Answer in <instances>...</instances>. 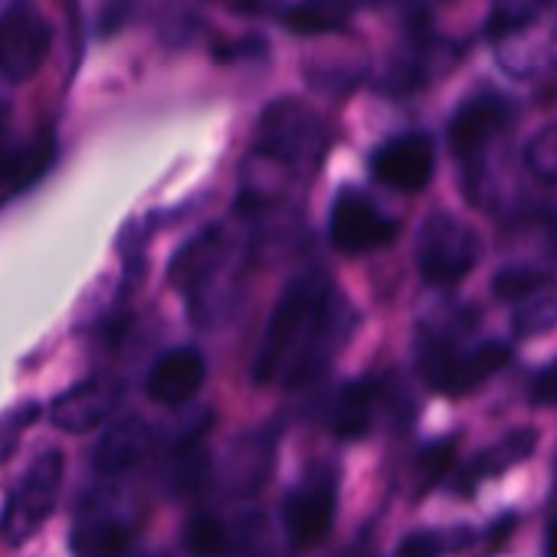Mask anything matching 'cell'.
<instances>
[{
    "instance_id": "6da1fadb",
    "label": "cell",
    "mask_w": 557,
    "mask_h": 557,
    "mask_svg": "<svg viewBox=\"0 0 557 557\" xmlns=\"http://www.w3.org/2000/svg\"><path fill=\"white\" fill-rule=\"evenodd\" d=\"M329 283L322 275H299L286 286L283 299L275 302L269 329L262 335L252 377L256 384L283 381L299 387L319 368V348L329 329Z\"/></svg>"
},
{
    "instance_id": "7a4b0ae2",
    "label": "cell",
    "mask_w": 557,
    "mask_h": 557,
    "mask_svg": "<svg viewBox=\"0 0 557 557\" xmlns=\"http://www.w3.org/2000/svg\"><path fill=\"white\" fill-rule=\"evenodd\" d=\"M236 265L239 239L226 226H207L190 236L171 259V286L190 302L194 322L213 329L226 322L236 306Z\"/></svg>"
},
{
    "instance_id": "3957f363",
    "label": "cell",
    "mask_w": 557,
    "mask_h": 557,
    "mask_svg": "<svg viewBox=\"0 0 557 557\" xmlns=\"http://www.w3.org/2000/svg\"><path fill=\"white\" fill-rule=\"evenodd\" d=\"M329 151V128L299 99H275L262 109L252 158L283 174H312Z\"/></svg>"
},
{
    "instance_id": "277c9868",
    "label": "cell",
    "mask_w": 557,
    "mask_h": 557,
    "mask_svg": "<svg viewBox=\"0 0 557 557\" xmlns=\"http://www.w3.org/2000/svg\"><path fill=\"white\" fill-rule=\"evenodd\" d=\"M63 472H66V459L60 449L40 453L24 469V475L14 482L4 502V511H0V541L21 547L47 524L63 488Z\"/></svg>"
},
{
    "instance_id": "5b68a950",
    "label": "cell",
    "mask_w": 557,
    "mask_h": 557,
    "mask_svg": "<svg viewBox=\"0 0 557 557\" xmlns=\"http://www.w3.org/2000/svg\"><path fill=\"white\" fill-rule=\"evenodd\" d=\"M482 256L479 233L453 216V213H430L417 233V269L423 275V283L430 286H456L459 278H466Z\"/></svg>"
},
{
    "instance_id": "8992f818",
    "label": "cell",
    "mask_w": 557,
    "mask_h": 557,
    "mask_svg": "<svg viewBox=\"0 0 557 557\" xmlns=\"http://www.w3.org/2000/svg\"><path fill=\"white\" fill-rule=\"evenodd\" d=\"M511 358V348L502 342H482L462 348L453 338H433L420 348V374L423 381L449 397H462L485 384L495 371H502Z\"/></svg>"
},
{
    "instance_id": "52a82bcc",
    "label": "cell",
    "mask_w": 557,
    "mask_h": 557,
    "mask_svg": "<svg viewBox=\"0 0 557 557\" xmlns=\"http://www.w3.org/2000/svg\"><path fill=\"white\" fill-rule=\"evenodd\" d=\"M495 63L511 79H547L557 73V21L537 8L508 14L495 30Z\"/></svg>"
},
{
    "instance_id": "ba28073f",
    "label": "cell",
    "mask_w": 557,
    "mask_h": 557,
    "mask_svg": "<svg viewBox=\"0 0 557 557\" xmlns=\"http://www.w3.org/2000/svg\"><path fill=\"white\" fill-rule=\"evenodd\" d=\"M53 47V27L30 4H14L0 14V76L21 86L30 83Z\"/></svg>"
},
{
    "instance_id": "9c48e42d",
    "label": "cell",
    "mask_w": 557,
    "mask_h": 557,
    "mask_svg": "<svg viewBox=\"0 0 557 557\" xmlns=\"http://www.w3.org/2000/svg\"><path fill=\"white\" fill-rule=\"evenodd\" d=\"M397 220L381 213L361 190H342L332 203L329 216V236L332 246L345 256H364L374 249L391 246L397 236Z\"/></svg>"
},
{
    "instance_id": "30bf717a",
    "label": "cell",
    "mask_w": 557,
    "mask_h": 557,
    "mask_svg": "<svg viewBox=\"0 0 557 557\" xmlns=\"http://www.w3.org/2000/svg\"><path fill=\"white\" fill-rule=\"evenodd\" d=\"M433 168H436V145L423 132L397 135V138L384 141L371 158L374 177L381 184H387L394 190H407V194L423 190L433 177Z\"/></svg>"
},
{
    "instance_id": "8fae6325",
    "label": "cell",
    "mask_w": 557,
    "mask_h": 557,
    "mask_svg": "<svg viewBox=\"0 0 557 557\" xmlns=\"http://www.w3.org/2000/svg\"><path fill=\"white\" fill-rule=\"evenodd\" d=\"M505 125H508V102L502 96H492V92L472 96L449 119V128H446L449 148L462 164H475L482 161V154L502 135Z\"/></svg>"
},
{
    "instance_id": "7c38bea8",
    "label": "cell",
    "mask_w": 557,
    "mask_h": 557,
    "mask_svg": "<svg viewBox=\"0 0 557 557\" xmlns=\"http://www.w3.org/2000/svg\"><path fill=\"white\" fill-rule=\"evenodd\" d=\"M125 387L115 377H89L79 381L76 387L63 391L50 404V420L63 433H89L102 426L122 404Z\"/></svg>"
},
{
    "instance_id": "4fadbf2b",
    "label": "cell",
    "mask_w": 557,
    "mask_h": 557,
    "mask_svg": "<svg viewBox=\"0 0 557 557\" xmlns=\"http://www.w3.org/2000/svg\"><path fill=\"white\" fill-rule=\"evenodd\" d=\"M335 521V482L309 479L293 488L283 502V524L296 547H315L329 537Z\"/></svg>"
},
{
    "instance_id": "5bb4252c",
    "label": "cell",
    "mask_w": 557,
    "mask_h": 557,
    "mask_svg": "<svg viewBox=\"0 0 557 557\" xmlns=\"http://www.w3.org/2000/svg\"><path fill=\"white\" fill-rule=\"evenodd\" d=\"M207 381V361L197 348H174L154 361L145 381V394L161 407H181L197 397Z\"/></svg>"
},
{
    "instance_id": "9a60e30c",
    "label": "cell",
    "mask_w": 557,
    "mask_h": 557,
    "mask_svg": "<svg viewBox=\"0 0 557 557\" xmlns=\"http://www.w3.org/2000/svg\"><path fill=\"white\" fill-rule=\"evenodd\" d=\"M151 453H154V430L141 417H125L102 433L92 462L102 475H125L135 466H141Z\"/></svg>"
},
{
    "instance_id": "2e32d148",
    "label": "cell",
    "mask_w": 557,
    "mask_h": 557,
    "mask_svg": "<svg viewBox=\"0 0 557 557\" xmlns=\"http://www.w3.org/2000/svg\"><path fill=\"white\" fill-rule=\"evenodd\" d=\"M132 544V524L112 511H86L70 531L73 557H122Z\"/></svg>"
},
{
    "instance_id": "e0dca14e",
    "label": "cell",
    "mask_w": 557,
    "mask_h": 557,
    "mask_svg": "<svg viewBox=\"0 0 557 557\" xmlns=\"http://www.w3.org/2000/svg\"><path fill=\"white\" fill-rule=\"evenodd\" d=\"M534 446H537V433H534V430H528V426L511 430L508 436H502L498 443H492L485 453H479V456L459 472L456 488H459V492H472L479 482L495 479V475L508 472L511 466L524 462V459L534 453Z\"/></svg>"
},
{
    "instance_id": "ac0fdd59",
    "label": "cell",
    "mask_w": 557,
    "mask_h": 557,
    "mask_svg": "<svg viewBox=\"0 0 557 557\" xmlns=\"http://www.w3.org/2000/svg\"><path fill=\"white\" fill-rule=\"evenodd\" d=\"M377 404H381V387L374 381H355L338 391L329 413V426L342 440H358L371 430Z\"/></svg>"
},
{
    "instance_id": "d6986e66",
    "label": "cell",
    "mask_w": 557,
    "mask_h": 557,
    "mask_svg": "<svg viewBox=\"0 0 557 557\" xmlns=\"http://www.w3.org/2000/svg\"><path fill=\"white\" fill-rule=\"evenodd\" d=\"M355 4L351 0H299V4L283 17L289 30L296 34H335L345 30L351 21Z\"/></svg>"
},
{
    "instance_id": "ffe728a7",
    "label": "cell",
    "mask_w": 557,
    "mask_h": 557,
    "mask_svg": "<svg viewBox=\"0 0 557 557\" xmlns=\"http://www.w3.org/2000/svg\"><path fill=\"white\" fill-rule=\"evenodd\" d=\"M233 541L236 537H233L230 524L213 511H197L184 524V547L194 557H223V554H230Z\"/></svg>"
},
{
    "instance_id": "44dd1931",
    "label": "cell",
    "mask_w": 557,
    "mask_h": 557,
    "mask_svg": "<svg viewBox=\"0 0 557 557\" xmlns=\"http://www.w3.org/2000/svg\"><path fill=\"white\" fill-rule=\"evenodd\" d=\"M210 475V459L203 453V446L190 436V440H181L177 449L171 453V462H168V482L174 492H197Z\"/></svg>"
},
{
    "instance_id": "7402d4cb",
    "label": "cell",
    "mask_w": 557,
    "mask_h": 557,
    "mask_svg": "<svg viewBox=\"0 0 557 557\" xmlns=\"http://www.w3.org/2000/svg\"><path fill=\"white\" fill-rule=\"evenodd\" d=\"M547 286H550V275H547L544 269H537V265H505V269H498L495 278H492V293H495V299L515 302V306H518L521 299H528V296L547 289Z\"/></svg>"
},
{
    "instance_id": "603a6c76",
    "label": "cell",
    "mask_w": 557,
    "mask_h": 557,
    "mask_svg": "<svg viewBox=\"0 0 557 557\" xmlns=\"http://www.w3.org/2000/svg\"><path fill=\"white\" fill-rule=\"evenodd\" d=\"M511 325L521 338H537V335L550 332L557 325V293H550V286H547V289L521 299Z\"/></svg>"
},
{
    "instance_id": "cb8c5ba5",
    "label": "cell",
    "mask_w": 557,
    "mask_h": 557,
    "mask_svg": "<svg viewBox=\"0 0 557 557\" xmlns=\"http://www.w3.org/2000/svg\"><path fill=\"white\" fill-rule=\"evenodd\" d=\"M524 168L541 184H557V122L537 128L524 145Z\"/></svg>"
},
{
    "instance_id": "d4e9b609",
    "label": "cell",
    "mask_w": 557,
    "mask_h": 557,
    "mask_svg": "<svg viewBox=\"0 0 557 557\" xmlns=\"http://www.w3.org/2000/svg\"><path fill=\"white\" fill-rule=\"evenodd\" d=\"M472 541L469 528H453V531H423L410 534L400 547V557H440L446 550H456Z\"/></svg>"
},
{
    "instance_id": "484cf974",
    "label": "cell",
    "mask_w": 557,
    "mask_h": 557,
    "mask_svg": "<svg viewBox=\"0 0 557 557\" xmlns=\"http://www.w3.org/2000/svg\"><path fill=\"white\" fill-rule=\"evenodd\" d=\"M265 472H269V453H265V446L262 443H256V446H246L243 443L239 446V459L230 466L233 485L239 492H252V485H259Z\"/></svg>"
},
{
    "instance_id": "4316f807",
    "label": "cell",
    "mask_w": 557,
    "mask_h": 557,
    "mask_svg": "<svg viewBox=\"0 0 557 557\" xmlns=\"http://www.w3.org/2000/svg\"><path fill=\"white\" fill-rule=\"evenodd\" d=\"M453 453H456L453 443H436V446H430V449L420 456V492H426L433 482H440V479L449 472Z\"/></svg>"
},
{
    "instance_id": "83f0119b",
    "label": "cell",
    "mask_w": 557,
    "mask_h": 557,
    "mask_svg": "<svg viewBox=\"0 0 557 557\" xmlns=\"http://www.w3.org/2000/svg\"><path fill=\"white\" fill-rule=\"evenodd\" d=\"M37 420V407H24V410H14L4 423H0V462H4L17 443H21V433Z\"/></svg>"
},
{
    "instance_id": "f1b7e54d",
    "label": "cell",
    "mask_w": 557,
    "mask_h": 557,
    "mask_svg": "<svg viewBox=\"0 0 557 557\" xmlns=\"http://www.w3.org/2000/svg\"><path fill=\"white\" fill-rule=\"evenodd\" d=\"M531 400L537 407H557V364L544 368L531 384Z\"/></svg>"
},
{
    "instance_id": "f546056e",
    "label": "cell",
    "mask_w": 557,
    "mask_h": 557,
    "mask_svg": "<svg viewBox=\"0 0 557 557\" xmlns=\"http://www.w3.org/2000/svg\"><path fill=\"white\" fill-rule=\"evenodd\" d=\"M547 557H557V518L547 528Z\"/></svg>"
},
{
    "instance_id": "4dcf8cb0",
    "label": "cell",
    "mask_w": 557,
    "mask_h": 557,
    "mask_svg": "<svg viewBox=\"0 0 557 557\" xmlns=\"http://www.w3.org/2000/svg\"><path fill=\"white\" fill-rule=\"evenodd\" d=\"M138 557H164V554H138Z\"/></svg>"
}]
</instances>
